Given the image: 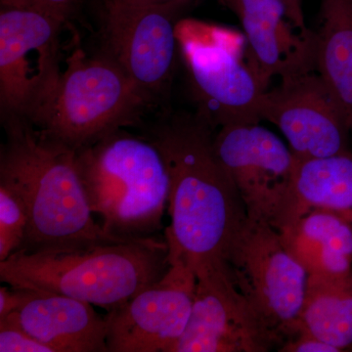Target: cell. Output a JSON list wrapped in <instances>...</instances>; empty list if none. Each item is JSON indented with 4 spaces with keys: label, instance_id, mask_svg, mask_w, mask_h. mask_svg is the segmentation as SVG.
I'll use <instances>...</instances> for the list:
<instances>
[{
    "label": "cell",
    "instance_id": "24",
    "mask_svg": "<svg viewBox=\"0 0 352 352\" xmlns=\"http://www.w3.org/2000/svg\"><path fill=\"white\" fill-rule=\"evenodd\" d=\"M36 1L58 17L63 19L65 22L68 23L78 13L82 0H36Z\"/></svg>",
    "mask_w": 352,
    "mask_h": 352
},
{
    "label": "cell",
    "instance_id": "14",
    "mask_svg": "<svg viewBox=\"0 0 352 352\" xmlns=\"http://www.w3.org/2000/svg\"><path fill=\"white\" fill-rule=\"evenodd\" d=\"M219 1L239 20L248 60L267 89L272 78L316 71L315 32L298 27L279 0Z\"/></svg>",
    "mask_w": 352,
    "mask_h": 352
},
{
    "label": "cell",
    "instance_id": "7",
    "mask_svg": "<svg viewBox=\"0 0 352 352\" xmlns=\"http://www.w3.org/2000/svg\"><path fill=\"white\" fill-rule=\"evenodd\" d=\"M176 34L197 113L214 129L258 124L267 88L248 60L244 34L192 18L180 19Z\"/></svg>",
    "mask_w": 352,
    "mask_h": 352
},
{
    "label": "cell",
    "instance_id": "17",
    "mask_svg": "<svg viewBox=\"0 0 352 352\" xmlns=\"http://www.w3.org/2000/svg\"><path fill=\"white\" fill-rule=\"evenodd\" d=\"M296 159L289 224L315 210L333 212L352 223V153Z\"/></svg>",
    "mask_w": 352,
    "mask_h": 352
},
{
    "label": "cell",
    "instance_id": "9",
    "mask_svg": "<svg viewBox=\"0 0 352 352\" xmlns=\"http://www.w3.org/2000/svg\"><path fill=\"white\" fill-rule=\"evenodd\" d=\"M189 4H103L100 52L157 106L168 97L178 50V22Z\"/></svg>",
    "mask_w": 352,
    "mask_h": 352
},
{
    "label": "cell",
    "instance_id": "23",
    "mask_svg": "<svg viewBox=\"0 0 352 352\" xmlns=\"http://www.w3.org/2000/svg\"><path fill=\"white\" fill-rule=\"evenodd\" d=\"M281 351L288 352H338L333 347L307 333H296L295 340L283 346Z\"/></svg>",
    "mask_w": 352,
    "mask_h": 352
},
{
    "label": "cell",
    "instance_id": "5",
    "mask_svg": "<svg viewBox=\"0 0 352 352\" xmlns=\"http://www.w3.org/2000/svg\"><path fill=\"white\" fill-rule=\"evenodd\" d=\"M36 129L76 150L120 129L141 127L151 101L111 58L74 48Z\"/></svg>",
    "mask_w": 352,
    "mask_h": 352
},
{
    "label": "cell",
    "instance_id": "21",
    "mask_svg": "<svg viewBox=\"0 0 352 352\" xmlns=\"http://www.w3.org/2000/svg\"><path fill=\"white\" fill-rule=\"evenodd\" d=\"M0 352H53L52 349L30 335L15 315L0 318Z\"/></svg>",
    "mask_w": 352,
    "mask_h": 352
},
{
    "label": "cell",
    "instance_id": "12",
    "mask_svg": "<svg viewBox=\"0 0 352 352\" xmlns=\"http://www.w3.org/2000/svg\"><path fill=\"white\" fill-rule=\"evenodd\" d=\"M261 118L281 131L298 159L352 153L346 113L317 71L287 76L268 88Z\"/></svg>",
    "mask_w": 352,
    "mask_h": 352
},
{
    "label": "cell",
    "instance_id": "6",
    "mask_svg": "<svg viewBox=\"0 0 352 352\" xmlns=\"http://www.w3.org/2000/svg\"><path fill=\"white\" fill-rule=\"evenodd\" d=\"M65 25L36 0H0L1 124L38 126L63 73L60 36Z\"/></svg>",
    "mask_w": 352,
    "mask_h": 352
},
{
    "label": "cell",
    "instance_id": "1",
    "mask_svg": "<svg viewBox=\"0 0 352 352\" xmlns=\"http://www.w3.org/2000/svg\"><path fill=\"white\" fill-rule=\"evenodd\" d=\"M163 155L170 176L168 252L194 273L226 263L247 210L214 145V129L200 113H166L140 127Z\"/></svg>",
    "mask_w": 352,
    "mask_h": 352
},
{
    "label": "cell",
    "instance_id": "2",
    "mask_svg": "<svg viewBox=\"0 0 352 352\" xmlns=\"http://www.w3.org/2000/svg\"><path fill=\"white\" fill-rule=\"evenodd\" d=\"M0 182L24 199L29 227L22 249L65 251L124 241L95 220L85 195L76 151L28 122L2 124Z\"/></svg>",
    "mask_w": 352,
    "mask_h": 352
},
{
    "label": "cell",
    "instance_id": "20",
    "mask_svg": "<svg viewBox=\"0 0 352 352\" xmlns=\"http://www.w3.org/2000/svg\"><path fill=\"white\" fill-rule=\"evenodd\" d=\"M29 227V212L23 197L0 182V261L22 249Z\"/></svg>",
    "mask_w": 352,
    "mask_h": 352
},
{
    "label": "cell",
    "instance_id": "3",
    "mask_svg": "<svg viewBox=\"0 0 352 352\" xmlns=\"http://www.w3.org/2000/svg\"><path fill=\"white\" fill-rule=\"evenodd\" d=\"M168 267L166 241L153 236L65 251L19 250L0 261V281L111 311L161 280Z\"/></svg>",
    "mask_w": 352,
    "mask_h": 352
},
{
    "label": "cell",
    "instance_id": "11",
    "mask_svg": "<svg viewBox=\"0 0 352 352\" xmlns=\"http://www.w3.org/2000/svg\"><path fill=\"white\" fill-rule=\"evenodd\" d=\"M186 328L171 352H264L278 340L234 281L227 263L195 271Z\"/></svg>",
    "mask_w": 352,
    "mask_h": 352
},
{
    "label": "cell",
    "instance_id": "15",
    "mask_svg": "<svg viewBox=\"0 0 352 352\" xmlns=\"http://www.w3.org/2000/svg\"><path fill=\"white\" fill-rule=\"evenodd\" d=\"M94 307L69 296L31 291L12 314L30 335L53 352H108L107 319Z\"/></svg>",
    "mask_w": 352,
    "mask_h": 352
},
{
    "label": "cell",
    "instance_id": "10",
    "mask_svg": "<svg viewBox=\"0 0 352 352\" xmlns=\"http://www.w3.org/2000/svg\"><path fill=\"white\" fill-rule=\"evenodd\" d=\"M214 145L248 217L278 231L289 226L296 159L282 139L259 122L234 124L219 127Z\"/></svg>",
    "mask_w": 352,
    "mask_h": 352
},
{
    "label": "cell",
    "instance_id": "13",
    "mask_svg": "<svg viewBox=\"0 0 352 352\" xmlns=\"http://www.w3.org/2000/svg\"><path fill=\"white\" fill-rule=\"evenodd\" d=\"M163 278L120 307L108 311V352H171L191 314L196 275L168 252Z\"/></svg>",
    "mask_w": 352,
    "mask_h": 352
},
{
    "label": "cell",
    "instance_id": "8",
    "mask_svg": "<svg viewBox=\"0 0 352 352\" xmlns=\"http://www.w3.org/2000/svg\"><path fill=\"white\" fill-rule=\"evenodd\" d=\"M226 263L241 292L275 335H296L308 274L279 231L248 217L231 243Z\"/></svg>",
    "mask_w": 352,
    "mask_h": 352
},
{
    "label": "cell",
    "instance_id": "16",
    "mask_svg": "<svg viewBox=\"0 0 352 352\" xmlns=\"http://www.w3.org/2000/svg\"><path fill=\"white\" fill-rule=\"evenodd\" d=\"M279 232L308 277L352 284V223L349 220L315 210Z\"/></svg>",
    "mask_w": 352,
    "mask_h": 352
},
{
    "label": "cell",
    "instance_id": "4",
    "mask_svg": "<svg viewBox=\"0 0 352 352\" xmlns=\"http://www.w3.org/2000/svg\"><path fill=\"white\" fill-rule=\"evenodd\" d=\"M76 154L88 205L104 230L120 239L155 236L170 197L159 148L143 134L120 129Z\"/></svg>",
    "mask_w": 352,
    "mask_h": 352
},
{
    "label": "cell",
    "instance_id": "19",
    "mask_svg": "<svg viewBox=\"0 0 352 352\" xmlns=\"http://www.w3.org/2000/svg\"><path fill=\"white\" fill-rule=\"evenodd\" d=\"M300 332L311 335L337 351L351 347L352 284L308 277Z\"/></svg>",
    "mask_w": 352,
    "mask_h": 352
},
{
    "label": "cell",
    "instance_id": "26",
    "mask_svg": "<svg viewBox=\"0 0 352 352\" xmlns=\"http://www.w3.org/2000/svg\"><path fill=\"white\" fill-rule=\"evenodd\" d=\"M194 0H102V4L124 3L139 6H168V4H191Z\"/></svg>",
    "mask_w": 352,
    "mask_h": 352
},
{
    "label": "cell",
    "instance_id": "18",
    "mask_svg": "<svg viewBox=\"0 0 352 352\" xmlns=\"http://www.w3.org/2000/svg\"><path fill=\"white\" fill-rule=\"evenodd\" d=\"M316 71L346 113L352 131V0H321Z\"/></svg>",
    "mask_w": 352,
    "mask_h": 352
},
{
    "label": "cell",
    "instance_id": "25",
    "mask_svg": "<svg viewBox=\"0 0 352 352\" xmlns=\"http://www.w3.org/2000/svg\"><path fill=\"white\" fill-rule=\"evenodd\" d=\"M288 14L289 19L293 21L298 27L307 29L305 14H303V0H279Z\"/></svg>",
    "mask_w": 352,
    "mask_h": 352
},
{
    "label": "cell",
    "instance_id": "22",
    "mask_svg": "<svg viewBox=\"0 0 352 352\" xmlns=\"http://www.w3.org/2000/svg\"><path fill=\"white\" fill-rule=\"evenodd\" d=\"M31 291L27 289L1 286L0 288V318L17 311L29 298Z\"/></svg>",
    "mask_w": 352,
    "mask_h": 352
}]
</instances>
